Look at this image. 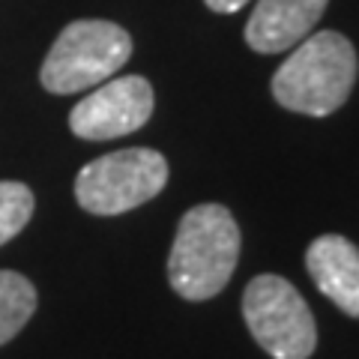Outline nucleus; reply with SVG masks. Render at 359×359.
Instances as JSON below:
<instances>
[{"mask_svg": "<svg viewBox=\"0 0 359 359\" xmlns=\"http://www.w3.org/2000/svg\"><path fill=\"white\" fill-rule=\"evenodd\" d=\"M240 261V228L222 204H198L180 219L168 255V282L183 299H212Z\"/></svg>", "mask_w": 359, "mask_h": 359, "instance_id": "f257e3e1", "label": "nucleus"}, {"mask_svg": "<svg viewBox=\"0 0 359 359\" xmlns=\"http://www.w3.org/2000/svg\"><path fill=\"white\" fill-rule=\"evenodd\" d=\"M33 216V192L15 180H0V245L18 237Z\"/></svg>", "mask_w": 359, "mask_h": 359, "instance_id": "9d476101", "label": "nucleus"}, {"mask_svg": "<svg viewBox=\"0 0 359 359\" xmlns=\"http://www.w3.org/2000/svg\"><path fill=\"white\" fill-rule=\"evenodd\" d=\"M168 183V159L150 147L114 150L87 162L75 177L78 207L93 216H120L147 204Z\"/></svg>", "mask_w": 359, "mask_h": 359, "instance_id": "20e7f679", "label": "nucleus"}, {"mask_svg": "<svg viewBox=\"0 0 359 359\" xmlns=\"http://www.w3.org/2000/svg\"><path fill=\"white\" fill-rule=\"evenodd\" d=\"M330 0H257L245 21V42L261 54L294 48L314 30Z\"/></svg>", "mask_w": 359, "mask_h": 359, "instance_id": "0eeeda50", "label": "nucleus"}, {"mask_svg": "<svg viewBox=\"0 0 359 359\" xmlns=\"http://www.w3.org/2000/svg\"><path fill=\"white\" fill-rule=\"evenodd\" d=\"M204 4L212 9V13H224V15H231V13H240V9L249 4V0H204Z\"/></svg>", "mask_w": 359, "mask_h": 359, "instance_id": "9b49d317", "label": "nucleus"}, {"mask_svg": "<svg viewBox=\"0 0 359 359\" xmlns=\"http://www.w3.org/2000/svg\"><path fill=\"white\" fill-rule=\"evenodd\" d=\"M153 114V87L141 75L108 78L72 108L69 129L84 141H111L138 132Z\"/></svg>", "mask_w": 359, "mask_h": 359, "instance_id": "423d86ee", "label": "nucleus"}, {"mask_svg": "<svg viewBox=\"0 0 359 359\" xmlns=\"http://www.w3.org/2000/svg\"><path fill=\"white\" fill-rule=\"evenodd\" d=\"M132 57V36L114 21L81 18L66 25L45 54L39 81L48 93L69 96L108 81Z\"/></svg>", "mask_w": 359, "mask_h": 359, "instance_id": "7ed1b4c3", "label": "nucleus"}, {"mask_svg": "<svg viewBox=\"0 0 359 359\" xmlns=\"http://www.w3.org/2000/svg\"><path fill=\"white\" fill-rule=\"evenodd\" d=\"M356 81V51L341 33H309L273 75L276 102L306 117L339 111Z\"/></svg>", "mask_w": 359, "mask_h": 359, "instance_id": "f03ea898", "label": "nucleus"}, {"mask_svg": "<svg viewBox=\"0 0 359 359\" xmlns=\"http://www.w3.org/2000/svg\"><path fill=\"white\" fill-rule=\"evenodd\" d=\"M36 311V287L13 269H0V344L13 341Z\"/></svg>", "mask_w": 359, "mask_h": 359, "instance_id": "1a4fd4ad", "label": "nucleus"}, {"mask_svg": "<svg viewBox=\"0 0 359 359\" xmlns=\"http://www.w3.org/2000/svg\"><path fill=\"white\" fill-rule=\"evenodd\" d=\"M243 318L255 341L273 359H309L318 347V323L302 294L276 273L249 282Z\"/></svg>", "mask_w": 359, "mask_h": 359, "instance_id": "39448f33", "label": "nucleus"}, {"mask_svg": "<svg viewBox=\"0 0 359 359\" xmlns=\"http://www.w3.org/2000/svg\"><path fill=\"white\" fill-rule=\"evenodd\" d=\"M306 269L323 297L359 318V249L351 240L339 233L318 237L306 252Z\"/></svg>", "mask_w": 359, "mask_h": 359, "instance_id": "6e6552de", "label": "nucleus"}]
</instances>
